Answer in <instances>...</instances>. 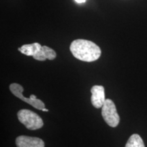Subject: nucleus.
Instances as JSON below:
<instances>
[{
    "instance_id": "f257e3e1",
    "label": "nucleus",
    "mask_w": 147,
    "mask_h": 147,
    "mask_svg": "<svg viewBox=\"0 0 147 147\" xmlns=\"http://www.w3.org/2000/svg\"><path fill=\"white\" fill-rule=\"evenodd\" d=\"M69 49L75 58L85 62L95 61L102 54L100 48L96 44L83 39L74 40Z\"/></svg>"
},
{
    "instance_id": "f03ea898",
    "label": "nucleus",
    "mask_w": 147,
    "mask_h": 147,
    "mask_svg": "<svg viewBox=\"0 0 147 147\" xmlns=\"http://www.w3.org/2000/svg\"><path fill=\"white\" fill-rule=\"evenodd\" d=\"M18 119L29 130H36L42 128L44 123L41 117L32 110L22 109L17 113Z\"/></svg>"
},
{
    "instance_id": "7ed1b4c3",
    "label": "nucleus",
    "mask_w": 147,
    "mask_h": 147,
    "mask_svg": "<svg viewBox=\"0 0 147 147\" xmlns=\"http://www.w3.org/2000/svg\"><path fill=\"white\" fill-rule=\"evenodd\" d=\"M102 116L106 123L112 127H116L120 121L115 103L110 99H106L102 107Z\"/></svg>"
},
{
    "instance_id": "20e7f679",
    "label": "nucleus",
    "mask_w": 147,
    "mask_h": 147,
    "mask_svg": "<svg viewBox=\"0 0 147 147\" xmlns=\"http://www.w3.org/2000/svg\"><path fill=\"white\" fill-rule=\"evenodd\" d=\"M9 88H10L11 93L14 96L18 97L19 100H21L23 102L27 103L29 105L32 106L33 107L36 108V109L42 110V109L45 108V103L42 102L41 100L37 98V97L35 95H31L30 97H29V98L24 96L23 95L24 89L21 84L17 83H12Z\"/></svg>"
},
{
    "instance_id": "39448f33",
    "label": "nucleus",
    "mask_w": 147,
    "mask_h": 147,
    "mask_svg": "<svg viewBox=\"0 0 147 147\" xmlns=\"http://www.w3.org/2000/svg\"><path fill=\"white\" fill-rule=\"evenodd\" d=\"M92 105L96 108H102L106 99L105 98V89L102 85H95L91 89Z\"/></svg>"
},
{
    "instance_id": "423d86ee",
    "label": "nucleus",
    "mask_w": 147,
    "mask_h": 147,
    "mask_svg": "<svg viewBox=\"0 0 147 147\" xmlns=\"http://www.w3.org/2000/svg\"><path fill=\"white\" fill-rule=\"evenodd\" d=\"M16 144L17 147H45V142L42 139L27 136L16 138Z\"/></svg>"
},
{
    "instance_id": "0eeeda50",
    "label": "nucleus",
    "mask_w": 147,
    "mask_h": 147,
    "mask_svg": "<svg viewBox=\"0 0 147 147\" xmlns=\"http://www.w3.org/2000/svg\"><path fill=\"white\" fill-rule=\"evenodd\" d=\"M56 57L57 54L53 49L47 47V46H42L39 52L35 55L33 57L36 60L44 61L47 59L53 60L56 58Z\"/></svg>"
},
{
    "instance_id": "6e6552de",
    "label": "nucleus",
    "mask_w": 147,
    "mask_h": 147,
    "mask_svg": "<svg viewBox=\"0 0 147 147\" xmlns=\"http://www.w3.org/2000/svg\"><path fill=\"white\" fill-rule=\"evenodd\" d=\"M42 47V46L40 45L39 43L36 42V43L29 44V45H23L21 48H18V51L27 56L34 57L35 55L39 52Z\"/></svg>"
},
{
    "instance_id": "1a4fd4ad",
    "label": "nucleus",
    "mask_w": 147,
    "mask_h": 147,
    "mask_svg": "<svg viewBox=\"0 0 147 147\" xmlns=\"http://www.w3.org/2000/svg\"><path fill=\"white\" fill-rule=\"evenodd\" d=\"M125 147H145L142 138L138 134H133L129 138Z\"/></svg>"
},
{
    "instance_id": "9d476101",
    "label": "nucleus",
    "mask_w": 147,
    "mask_h": 147,
    "mask_svg": "<svg viewBox=\"0 0 147 147\" xmlns=\"http://www.w3.org/2000/svg\"><path fill=\"white\" fill-rule=\"evenodd\" d=\"M77 3H84L85 2L86 0H75Z\"/></svg>"
},
{
    "instance_id": "9b49d317",
    "label": "nucleus",
    "mask_w": 147,
    "mask_h": 147,
    "mask_svg": "<svg viewBox=\"0 0 147 147\" xmlns=\"http://www.w3.org/2000/svg\"><path fill=\"white\" fill-rule=\"evenodd\" d=\"M42 111H45V112H48V111H49V110H48V109H46V108H44V109H42Z\"/></svg>"
}]
</instances>
